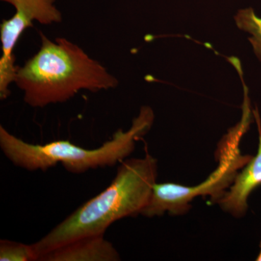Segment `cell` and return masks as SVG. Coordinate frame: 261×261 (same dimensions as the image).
Here are the masks:
<instances>
[{"instance_id":"4","label":"cell","mask_w":261,"mask_h":261,"mask_svg":"<svg viewBox=\"0 0 261 261\" xmlns=\"http://www.w3.org/2000/svg\"><path fill=\"white\" fill-rule=\"evenodd\" d=\"M243 116L236 126L228 130L223 137L218 147L219 166L202 182L195 187L167 182L158 184L152 189V195L148 203L142 210L141 215L147 218L163 216L166 213L171 215L185 214L190 208V203L196 197L209 196L211 202L221 197L229 188L239 173L247 164L251 155L243 154L240 149V143L244 135L250 128L252 122L248 89L244 87Z\"/></svg>"},{"instance_id":"2","label":"cell","mask_w":261,"mask_h":261,"mask_svg":"<svg viewBox=\"0 0 261 261\" xmlns=\"http://www.w3.org/2000/svg\"><path fill=\"white\" fill-rule=\"evenodd\" d=\"M39 35L40 49L18 66L15 80L31 107L67 102L81 90L97 92L118 86L116 77L80 46L65 38L51 41L42 32Z\"/></svg>"},{"instance_id":"10","label":"cell","mask_w":261,"mask_h":261,"mask_svg":"<svg viewBox=\"0 0 261 261\" xmlns=\"http://www.w3.org/2000/svg\"><path fill=\"white\" fill-rule=\"evenodd\" d=\"M260 253H259V255H257V257L256 258L257 261H261V242H260Z\"/></svg>"},{"instance_id":"1","label":"cell","mask_w":261,"mask_h":261,"mask_svg":"<svg viewBox=\"0 0 261 261\" xmlns=\"http://www.w3.org/2000/svg\"><path fill=\"white\" fill-rule=\"evenodd\" d=\"M158 176V161L148 152L120 163L109 186L65 218L37 243L38 256L74 239L105 234L113 223L141 214L148 203Z\"/></svg>"},{"instance_id":"3","label":"cell","mask_w":261,"mask_h":261,"mask_svg":"<svg viewBox=\"0 0 261 261\" xmlns=\"http://www.w3.org/2000/svg\"><path fill=\"white\" fill-rule=\"evenodd\" d=\"M154 114L144 106L127 130L118 129L112 138L95 149H87L68 140L34 145L22 140L0 126V147L7 159L17 167L29 171H46L61 163L70 173H83L99 168L112 167L126 159L137 140L152 128Z\"/></svg>"},{"instance_id":"6","label":"cell","mask_w":261,"mask_h":261,"mask_svg":"<svg viewBox=\"0 0 261 261\" xmlns=\"http://www.w3.org/2000/svg\"><path fill=\"white\" fill-rule=\"evenodd\" d=\"M259 133L258 149L256 155L252 157L233 180L224 195L216 201L221 208L234 217H242L248 208L249 196L261 185V121L257 109L252 111Z\"/></svg>"},{"instance_id":"9","label":"cell","mask_w":261,"mask_h":261,"mask_svg":"<svg viewBox=\"0 0 261 261\" xmlns=\"http://www.w3.org/2000/svg\"><path fill=\"white\" fill-rule=\"evenodd\" d=\"M0 260H39V256L33 244L27 245L11 240H2L0 241Z\"/></svg>"},{"instance_id":"5","label":"cell","mask_w":261,"mask_h":261,"mask_svg":"<svg viewBox=\"0 0 261 261\" xmlns=\"http://www.w3.org/2000/svg\"><path fill=\"white\" fill-rule=\"evenodd\" d=\"M15 8L13 16L0 25L2 57L0 58V99L9 97L10 86L15 82L18 66L15 65V48L23 33L34 20L43 25L61 23L62 13L54 5L56 0H2Z\"/></svg>"},{"instance_id":"8","label":"cell","mask_w":261,"mask_h":261,"mask_svg":"<svg viewBox=\"0 0 261 261\" xmlns=\"http://www.w3.org/2000/svg\"><path fill=\"white\" fill-rule=\"evenodd\" d=\"M235 22L240 30L249 33L248 38L252 44L254 53L261 61V18L255 15L251 8L239 10L234 17Z\"/></svg>"},{"instance_id":"7","label":"cell","mask_w":261,"mask_h":261,"mask_svg":"<svg viewBox=\"0 0 261 261\" xmlns=\"http://www.w3.org/2000/svg\"><path fill=\"white\" fill-rule=\"evenodd\" d=\"M119 253L105 234H93L70 240L43 254L42 261H118Z\"/></svg>"}]
</instances>
